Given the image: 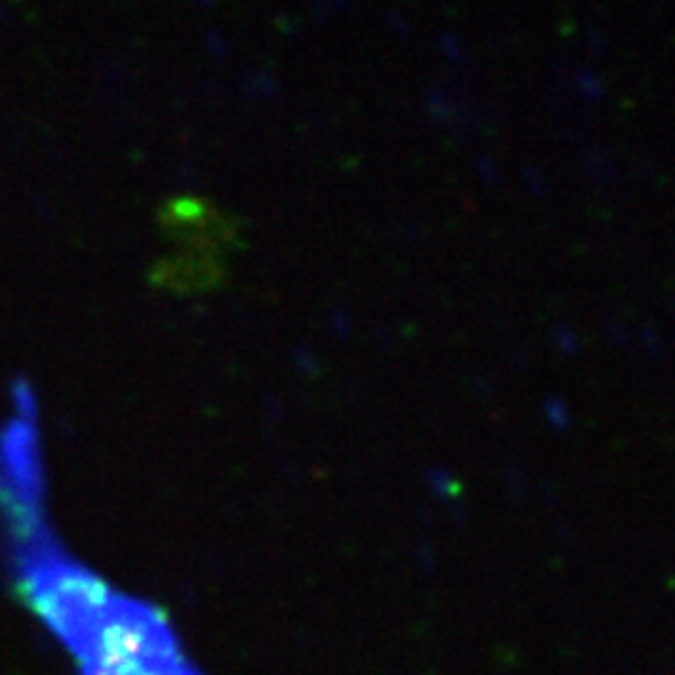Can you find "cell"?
<instances>
[{
    "mask_svg": "<svg viewBox=\"0 0 675 675\" xmlns=\"http://www.w3.org/2000/svg\"><path fill=\"white\" fill-rule=\"evenodd\" d=\"M25 595L80 675H200L163 615L115 593L88 570L58 558H33Z\"/></svg>",
    "mask_w": 675,
    "mask_h": 675,
    "instance_id": "1",
    "label": "cell"
}]
</instances>
